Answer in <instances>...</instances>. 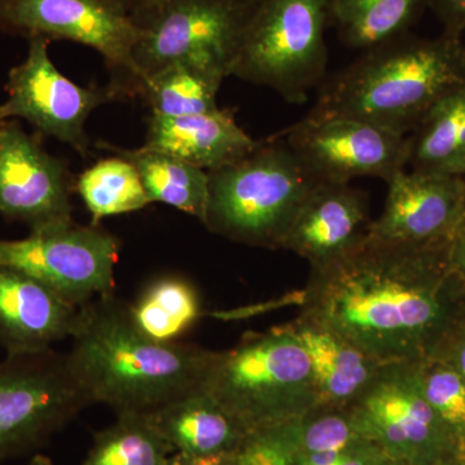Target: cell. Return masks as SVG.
Wrapping results in <instances>:
<instances>
[{"label": "cell", "mask_w": 465, "mask_h": 465, "mask_svg": "<svg viewBox=\"0 0 465 465\" xmlns=\"http://www.w3.org/2000/svg\"><path fill=\"white\" fill-rule=\"evenodd\" d=\"M451 242L411 247L365 241L311 268L300 316L384 363L433 357L465 320V282L452 264Z\"/></svg>", "instance_id": "cell-1"}, {"label": "cell", "mask_w": 465, "mask_h": 465, "mask_svg": "<svg viewBox=\"0 0 465 465\" xmlns=\"http://www.w3.org/2000/svg\"><path fill=\"white\" fill-rule=\"evenodd\" d=\"M67 363L90 403L116 415L150 414L203 384L215 351L159 342L137 329L114 292L81 308Z\"/></svg>", "instance_id": "cell-2"}, {"label": "cell", "mask_w": 465, "mask_h": 465, "mask_svg": "<svg viewBox=\"0 0 465 465\" xmlns=\"http://www.w3.org/2000/svg\"><path fill=\"white\" fill-rule=\"evenodd\" d=\"M463 84V39L409 33L361 52L324 79L309 113L347 116L407 136L443 94Z\"/></svg>", "instance_id": "cell-3"}, {"label": "cell", "mask_w": 465, "mask_h": 465, "mask_svg": "<svg viewBox=\"0 0 465 465\" xmlns=\"http://www.w3.org/2000/svg\"><path fill=\"white\" fill-rule=\"evenodd\" d=\"M202 388L249 433L317 406L311 362L291 324L247 333L235 347L215 351Z\"/></svg>", "instance_id": "cell-4"}, {"label": "cell", "mask_w": 465, "mask_h": 465, "mask_svg": "<svg viewBox=\"0 0 465 465\" xmlns=\"http://www.w3.org/2000/svg\"><path fill=\"white\" fill-rule=\"evenodd\" d=\"M203 225L237 243L282 250L300 208L317 185L280 139L211 171Z\"/></svg>", "instance_id": "cell-5"}, {"label": "cell", "mask_w": 465, "mask_h": 465, "mask_svg": "<svg viewBox=\"0 0 465 465\" xmlns=\"http://www.w3.org/2000/svg\"><path fill=\"white\" fill-rule=\"evenodd\" d=\"M327 0H258L231 67V76L304 104L326 79Z\"/></svg>", "instance_id": "cell-6"}, {"label": "cell", "mask_w": 465, "mask_h": 465, "mask_svg": "<svg viewBox=\"0 0 465 465\" xmlns=\"http://www.w3.org/2000/svg\"><path fill=\"white\" fill-rule=\"evenodd\" d=\"M255 3L249 0H150L131 15L139 29L130 96L143 79L176 63L231 76L242 34Z\"/></svg>", "instance_id": "cell-7"}, {"label": "cell", "mask_w": 465, "mask_h": 465, "mask_svg": "<svg viewBox=\"0 0 465 465\" xmlns=\"http://www.w3.org/2000/svg\"><path fill=\"white\" fill-rule=\"evenodd\" d=\"M87 405L66 354L7 356L0 362V460L38 448Z\"/></svg>", "instance_id": "cell-8"}, {"label": "cell", "mask_w": 465, "mask_h": 465, "mask_svg": "<svg viewBox=\"0 0 465 465\" xmlns=\"http://www.w3.org/2000/svg\"><path fill=\"white\" fill-rule=\"evenodd\" d=\"M121 242L100 225L74 222L30 232L24 240H0V264L14 266L84 307L114 292Z\"/></svg>", "instance_id": "cell-9"}, {"label": "cell", "mask_w": 465, "mask_h": 465, "mask_svg": "<svg viewBox=\"0 0 465 465\" xmlns=\"http://www.w3.org/2000/svg\"><path fill=\"white\" fill-rule=\"evenodd\" d=\"M0 32L94 48L112 73L115 99L130 96L140 34L133 17L112 0H0Z\"/></svg>", "instance_id": "cell-10"}, {"label": "cell", "mask_w": 465, "mask_h": 465, "mask_svg": "<svg viewBox=\"0 0 465 465\" xmlns=\"http://www.w3.org/2000/svg\"><path fill=\"white\" fill-rule=\"evenodd\" d=\"M348 410L358 430L391 459L430 465L449 452L459 451L425 401L414 362L387 363Z\"/></svg>", "instance_id": "cell-11"}, {"label": "cell", "mask_w": 465, "mask_h": 465, "mask_svg": "<svg viewBox=\"0 0 465 465\" xmlns=\"http://www.w3.org/2000/svg\"><path fill=\"white\" fill-rule=\"evenodd\" d=\"M280 140L317 183H351L361 177L388 183L407 168V136L347 116L309 113Z\"/></svg>", "instance_id": "cell-12"}, {"label": "cell", "mask_w": 465, "mask_h": 465, "mask_svg": "<svg viewBox=\"0 0 465 465\" xmlns=\"http://www.w3.org/2000/svg\"><path fill=\"white\" fill-rule=\"evenodd\" d=\"M48 39H29L24 63L9 72L8 99L5 105L9 119L23 118L39 133L67 143L87 157L90 140L85 122L94 109L114 100L110 87H82L66 78L52 63Z\"/></svg>", "instance_id": "cell-13"}, {"label": "cell", "mask_w": 465, "mask_h": 465, "mask_svg": "<svg viewBox=\"0 0 465 465\" xmlns=\"http://www.w3.org/2000/svg\"><path fill=\"white\" fill-rule=\"evenodd\" d=\"M74 185L66 164L14 119L0 128V216L30 232L73 222Z\"/></svg>", "instance_id": "cell-14"}, {"label": "cell", "mask_w": 465, "mask_h": 465, "mask_svg": "<svg viewBox=\"0 0 465 465\" xmlns=\"http://www.w3.org/2000/svg\"><path fill=\"white\" fill-rule=\"evenodd\" d=\"M388 183L387 201L366 240L391 246L450 243L465 219V177L402 170Z\"/></svg>", "instance_id": "cell-15"}, {"label": "cell", "mask_w": 465, "mask_h": 465, "mask_svg": "<svg viewBox=\"0 0 465 465\" xmlns=\"http://www.w3.org/2000/svg\"><path fill=\"white\" fill-rule=\"evenodd\" d=\"M371 222L365 193L351 183H318L290 226L282 250L316 268L362 244Z\"/></svg>", "instance_id": "cell-16"}, {"label": "cell", "mask_w": 465, "mask_h": 465, "mask_svg": "<svg viewBox=\"0 0 465 465\" xmlns=\"http://www.w3.org/2000/svg\"><path fill=\"white\" fill-rule=\"evenodd\" d=\"M81 308L25 272L0 264V345L7 356L42 353L72 338Z\"/></svg>", "instance_id": "cell-17"}, {"label": "cell", "mask_w": 465, "mask_h": 465, "mask_svg": "<svg viewBox=\"0 0 465 465\" xmlns=\"http://www.w3.org/2000/svg\"><path fill=\"white\" fill-rule=\"evenodd\" d=\"M259 143L242 130L231 112L219 108L193 115L150 114L143 146L211 173L247 157Z\"/></svg>", "instance_id": "cell-18"}, {"label": "cell", "mask_w": 465, "mask_h": 465, "mask_svg": "<svg viewBox=\"0 0 465 465\" xmlns=\"http://www.w3.org/2000/svg\"><path fill=\"white\" fill-rule=\"evenodd\" d=\"M290 324L311 362L316 407L348 409L387 365L341 333L308 318L300 316Z\"/></svg>", "instance_id": "cell-19"}, {"label": "cell", "mask_w": 465, "mask_h": 465, "mask_svg": "<svg viewBox=\"0 0 465 465\" xmlns=\"http://www.w3.org/2000/svg\"><path fill=\"white\" fill-rule=\"evenodd\" d=\"M148 415L159 436L173 452L192 457L231 454L249 434V430L202 387Z\"/></svg>", "instance_id": "cell-20"}, {"label": "cell", "mask_w": 465, "mask_h": 465, "mask_svg": "<svg viewBox=\"0 0 465 465\" xmlns=\"http://www.w3.org/2000/svg\"><path fill=\"white\" fill-rule=\"evenodd\" d=\"M407 142L410 171L465 177V84L443 94L407 134Z\"/></svg>", "instance_id": "cell-21"}, {"label": "cell", "mask_w": 465, "mask_h": 465, "mask_svg": "<svg viewBox=\"0 0 465 465\" xmlns=\"http://www.w3.org/2000/svg\"><path fill=\"white\" fill-rule=\"evenodd\" d=\"M103 146L133 162L152 203L157 202L176 208L197 217L203 224L210 195V176L206 171L145 146L134 150Z\"/></svg>", "instance_id": "cell-22"}, {"label": "cell", "mask_w": 465, "mask_h": 465, "mask_svg": "<svg viewBox=\"0 0 465 465\" xmlns=\"http://www.w3.org/2000/svg\"><path fill=\"white\" fill-rule=\"evenodd\" d=\"M330 26L361 52L410 33L430 0H327Z\"/></svg>", "instance_id": "cell-23"}, {"label": "cell", "mask_w": 465, "mask_h": 465, "mask_svg": "<svg viewBox=\"0 0 465 465\" xmlns=\"http://www.w3.org/2000/svg\"><path fill=\"white\" fill-rule=\"evenodd\" d=\"M225 78L210 67L176 63L143 79L134 96L143 101L153 115L201 114L219 109L217 94Z\"/></svg>", "instance_id": "cell-24"}, {"label": "cell", "mask_w": 465, "mask_h": 465, "mask_svg": "<svg viewBox=\"0 0 465 465\" xmlns=\"http://www.w3.org/2000/svg\"><path fill=\"white\" fill-rule=\"evenodd\" d=\"M128 308L137 329L159 342L179 341L202 317L198 291L177 275L153 281Z\"/></svg>", "instance_id": "cell-25"}, {"label": "cell", "mask_w": 465, "mask_h": 465, "mask_svg": "<svg viewBox=\"0 0 465 465\" xmlns=\"http://www.w3.org/2000/svg\"><path fill=\"white\" fill-rule=\"evenodd\" d=\"M74 191L91 213L94 225H100L106 217L134 213L152 203L136 167L119 154L100 159L79 174Z\"/></svg>", "instance_id": "cell-26"}, {"label": "cell", "mask_w": 465, "mask_h": 465, "mask_svg": "<svg viewBox=\"0 0 465 465\" xmlns=\"http://www.w3.org/2000/svg\"><path fill=\"white\" fill-rule=\"evenodd\" d=\"M171 454L148 414H122L94 436L82 465H166Z\"/></svg>", "instance_id": "cell-27"}, {"label": "cell", "mask_w": 465, "mask_h": 465, "mask_svg": "<svg viewBox=\"0 0 465 465\" xmlns=\"http://www.w3.org/2000/svg\"><path fill=\"white\" fill-rule=\"evenodd\" d=\"M414 366L425 401L460 451L465 446V379L439 358L418 361Z\"/></svg>", "instance_id": "cell-28"}, {"label": "cell", "mask_w": 465, "mask_h": 465, "mask_svg": "<svg viewBox=\"0 0 465 465\" xmlns=\"http://www.w3.org/2000/svg\"><path fill=\"white\" fill-rule=\"evenodd\" d=\"M295 419L287 423L252 430L234 451L231 465H296L300 457Z\"/></svg>", "instance_id": "cell-29"}, {"label": "cell", "mask_w": 465, "mask_h": 465, "mask_svg": "<svg viewBox=\"0 0 465 465\" xmlns=\"http://www.w3.org/2000/svg\"><path fill=\"white\" fill-rule=\"evenodd\" d=\"M430 8L442 24L443 32L463 39L465 33V0H430Z\"/></svg>", "instance_id": "cell-30"}, {"label": "cell", "mask_w": 465, "mask_h": 465, "mask_svg": "<svg viewBox=\"0 0 465 465\" xmlns=\"http://www.w3.org/2000/svg\"><path fill=\"white\" fill-rule=\"evenodd\" d=\"M448 363L465 379V320L455 327L433 357Z\"/></svg>", "instance_id": "cell-31"}, {"label": "cell", "mask_w": 465, "mask_h": 465, "mask_svg": "<svg viewBox=\"0 0 465 465\" xmlns=\"http://www.w3.org/2000/svg\"><path fill=\"white\" fill-rule=\"evenodd\" d=\"M385 458L390 457L376 443L369 440L348 450L338 460L329 465H375Z\"/></svg>", "instance_id": "cell-32"}, {"label": "cell", "mask_w": 465, "mask_h": 465, "mask_svg": "<svg viewBox=\"0 0 465 465\" xmlns=\"http://www.w3.org/2000/svg\"><path fill=\"white\" fill-rule=\"evenodd\" d=\"M166 465H231L228 455H208V457H192V455L173 452L168 458Z\"/></svg>", "instance_id": "cell-33"}, {"label": "cell", "mask_w": 465, "mask_h": 465, "mask_svg": "<svg viewBox=\"0 0 465 465\" xmlns=\"http://www.w3.org/2000/svg\"><path fill=\"white\" fill-rule=\"evenodd\" d=\"M451 260L465 282V219L451 242Z\"/></svg>", "instance_id": "cell-34"}, {"label": "cell", "mask_w": 465, "mask_h": 465, "mask_svg": "<svg viewBox=\"0 0 465 465\" xmlns=\"http://www.w3.org/2000/svg\"><path fill=\"white\" fill-rule=\"evenodd\" d=\"M118 7L124 9L128 15H133L137 9L143 7L150 0H112Z\"/></svg>", "instance_id": "cell-35"}, {"label": "cell", "mask_w": 465, "mask_h": 465, "mask_svg": "<svg viewBox=\"0 0 465 465\" xmlns=\"http://www.w3.org/2000/svg\"><path fill=\"white\" fill-rule=\"evenodd\" d=\"M430 465H464V463L460 452L451 451L437 459V460L433 461Z\"/></svg>", "instance_id": "cell-36"}, {"label": "cell", "mask_w": 465, "mask_h": 465, "mask_svg": "<svg viewBox=\"0 0 465 465\" xmlns=\"http://www.w3.org/2000/svg\"><path fill=\"white\" fill-rule=\"evenodd\" d=\"M29 465H54V464H52L50 458L45 457V455H35V457H34L32 459V460H30Z\"/></svg>", "instance_id": "cell-37"}, {"label": "cell", "mask_w": 465, "mask_h": 465, "mask_svg": "<svg viewBox=\"0 0 465 465\" xmlns=\"http://www.w3.org/2000/svg\"><path fill=\"white\" fill-rule=\"evenodd\" d=\"M8 121H11V119L8 118L5 105L2 104V105H0V128L5 127Z\"/></svg>", "instance_id": "cell-38"}, {"label": "cell", "mask_w": 465, "mask_h": 465, "mask_svg": "<svg viewBox=\"0 0 465 465\" xmlns=\"http://www.w3.org/2000/svg\"><path fill=\"white\" fill-rule=\"evenodd\" d=\"M459 452H460L461 459H463V463L465 465V446H464V448H461L460 451H459Z\"/></svg>", "instance_id": "cell-39"}, {"label": "cell", "mask_w": 465, "mask_h": 465, "mask_svg": "<svg viewBox=\"0 0 465 465\" xmlns=\"http://www.w3.org/2000/svg\"><path fill=\"white\" fill-rule=\"evenodd\" d=\"M394 465H410V464L406 463V461L397 460V459H396V464H394Z\"/></svg>", "instance_id": "cell-40"}, {"label": "cell", "mask_w": 465, "mask_h": 465, "mask_svg": "<svg viewBox=\"0 0 465 465\" xmlns=\"http://www.w3.org/2000/svg\"><path fill=\"white\" fill-rule=\"evenodd\" d=\"M463 45H464V51H465V33H464V35H463Z\"/></svg>", "instance_id": "cell-41"}, {"label": "cell", "mask_w": 465, "mask_h": 465, "mask_svg": "<svg viewBox=\"0 0 465 465\" xmlns=\"http://www.w3.org/2000/svg\"><path fill=\"white\" fill-rule=\"evenodd\" d=\"M249 2L256 3L258 0H249Z\"/></svg>", "instance_id": "cell-42"}]
</instances>
